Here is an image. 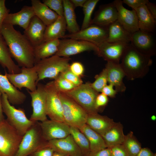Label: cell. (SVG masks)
<instances>
[{
	"mask_svg": "<svg viewBox=\"0 0 156 156\" xmlns=\"http://www.w3.org/2000/svg\"><path fill=\"white\" fill-rule=\"evenodd\" d=\"M139 30L153 33L155 29L156 20L147 9L146 5L135 10Z\"/></svg>",
	"mask_w": 156,
	"mask_h": 156,
	"instance_id": "obj_27",
	"label": "cell"
},
{
	"mask_svg": "<svg viewBox=\"0 0 156 156\" xmlns=\"http://www.w3.org/2000/svg\"><path fill=\"white\" fill-rule=\"evenodd\" d=\"M123 128L120 122H115L111 127L101 136L107 148H111L122 144L125 136Z\"/></svg>",
	"mask_w": 156,
	"mask_h": 156,
	"instance_id": "obj_29",
	"label": "cell"
},
{
	"mask_svg": "<svg viewBox=\"0 0 156 156\" xmlns=\"http://www.w3.org/2000/svg\"><path fill=\"white\" fill-rule=\"evenodd\" d=\"M54 152L52 148L46 146L34 152L29 156H52Z\"/></svg>",
	"mask_w": 156,
	"mask_h": 156,
	"instance_id": "obj_44",
	"label": "cell"
},
{
	"mask_svg": "<svg viewBox=\"0 0 156 156\" xmlns=\"http://www.w3.org/2000/svg\"><path fill=\"white\" fill-rule=\"evenodd\" d=\"M46 26L36 16L31 19L27 28L24 31V34L34 47L44 41V33Z\"/></svg>",
	"mask_w": 156,
	"mask_h": 156,
	"instance_id": "obj_20",
	"label": "cell"
},
{
	"mask_svg": "<svg viewBox=\"0 0 156 156\" xmlns=\"http://www.w3.org/2000/svg\"><path fill=\"white\" fill-rule=\"evenodd\" d=\"M105 68L107 71L109 84L113 85L117 92H124L126 87L123 82V79L125 75L120 63L107 62Z\"/></svg>",
	"mask_w": 156,
	"mask_h": 156,
	"instance_id": "obj_21",
	"label": "cell"
},
{
	"mask_svg": "<svg viewBox=\"0 0 156 156\" xmlns=\"http://www.w3.org/2000/svg\"><path fill=\"white\" fill-rule=\"evenodd\" d=\"M64 78L76 86H79L83 83L80 77L71 72L69 68L60 74Z\"/></svg>",
	"mask_w": 156,
	"mask_h": 156,
	"instance_id": "obj_40",
	"label": "cell"
},
{
	"mask_svg": "<svg viewBox=\"0 0 156 156\" xmlns=\"http://www.w3.org/2000/svg\"><path fill=\"white\" fill-rule=\"evenodd\" d=\"M118 12L113 2L101 5L96 13L90 25L107 27L117 20Z\"/></svg>",
	"mask_w": 156,
	"mask_h": 156,
	"instance_id": "obj_19",
	"label": "cell"
},
{
	"mask_svg": "<svg viewBox=\"0 0 156 156\" xmlns=\"http://www.w3.org/2000/svg\"><path fill=\"white\" fill-rule=\"evenodd\" d=\"M46 146L52 148L54 151L66 156H83L70 135L62 138L47 141Z\"/></svg>",
	"mask_w": 156,
	"mask_h": 156,
	"instance_id": "obj_18",
	"label": "cell"
},
{
	"mask_svg": "<svg viewBox=\"0 0 156 156\" xmlns=\"http://www.w3.org/2000/svg\"><path fill=\"white\" fill-rule=\"evenodd\" d=\"M70 127V135L81 150L83 156H90V146L86 137L78 128Z\"/></svg>",
	"mask_w": 156,
	"mask_h": 156,
	"instance_id": "obj_34",
	"label": "cell"
},
{
	"mask_svg": "<svg viewBox=\"0 0 156 156\" xmlns=\"http://www.w3.org/2000/svg\"><path fill=\"white\" fill-rule=\"evenodd\" d=\"M1 101L3 112L7 117L6 120L23 136L35 122L28 118L23 109H17L11 105L4 93L2 94Z\"/></svg>",
	"mask_w": 156,
	"mask_h": 156,
	"instance_id": "obj_5",
	"label": "cell"
},
{
	"mask_svg": "<svg viewBox=\"0 0 156 156\" xmlns=\"http://www.w3.org/2000/svg\"><path fill=\"white\" fill-rule=\"evenodd\" d=\"M151 119L153 121H155L156 120V117L155 115H153L151 117Z\"/></svg>",
	"mask_w": 156,
	"mask_h": 156,
	"instance_id": "obj_54",
	"label": "cell"
},
{
	"mask_svg": "<svg viewBox=\"0 0 156 156\" xmlns=\"http://www.w3.org/2000/svg\"><path fill=\"white\" fill-rule=\"evenodd\" d=\"M108 35L107 27L92 24L75 33L65 35L64 38L83 40L96 45L107 41Z\"/></svg>",
	"mask_w": 156,
	"mask_h": 156,
	"instance_id": "obj_13",
	"label": "cell"
},
{
	"mask_svg": "<svg viewBox=\"0 0 156 156\" xmlns=\"http://www.w3.org/2000/svg\"><path fill=\"white\" fill-rule=\"evenodd\" d=\"M69 57H64L55 55L41 60L34 65L38 75L37 84L45 79H54L61 73L69 68Z\"/></svg>",
	"mask_w": 156,
	"mask_h": 156,
	"instance_id": "obj_3",
	"label": "cell"
},
{
	"mask_svg": "<svg viewBox=\"0 0 156 156\" xmlns=\"http://www.w3.org/2000/svg\"><path fill=\"white\" fill-rule=\"evenodd\" d=\"M5 2V0H0V34L4 21L10 11V10L6 7Z\"/></svg>",
	"mask_w": 156,
	"mask_h": 156,
	"instance_id": "obj_42",
	"label": "cell"
},
{
	"mask_svg": "<svg viewBox=\"0 0 156 156\" xmlns=\"http://www.w3.org/2000/svg\"><path fill=\"white\" fill-rule=\"evenodd\" d=\"M60 42V39L44 42L34 47L35 64L41 60L55 55L58 50Z\"/></svg>",
	"mask_w": 156,
	"mask_h": 156,
	"instance_id": "obj_31",
	"label": "cell"
},
{
	"mask_svg": "<svg viewBox=\"0 0 156 156\" xmlns=\"http://www.w3.org/2000/svg\"><path fill=\"white\" fill-rule=\"evenodd\" d=\"M52 156H66L61 153L54 151Z\"/></svg>",
	"mask_w": 156,
	"mask_h": 156,
	"instance_id": "obj_53",
	"label": "cell"
},
{
	"mask_svg": "<svg viewBox=\"0 0 156 156\" xmlns=\"http://www.w3.org/2000/svg\"><path fill=\"white\" fill-rule=\"evenodd\" d=\"M42 3L55 12L59 16L64 17L62 0H43Z\"/></svg>",
	"mask_w": 156,
	"mask_h": 156,
	"instance_id": "obj_39",
	"label": "cell"
},
{
	"mask_svg": "<svg viewBox=\"0 0 156 156\" xmlns=\"http://www.w3.org/2000/svg\"></svg>",
	"mask_w": 156,
	"mask_h": 156,
	"instance_id": "obj_56",
	"label": "cell"
},
{
	"mask_svg": "<svg viewBox=\"0 0 156 156\" xmlns=\"http://www.w3.org/2000/svg\"><path fill=\"white\" fill-rule=\"evenodd\" d=\"M2 93L0 91V122L5 119V117L3 115V110L1 101V96Z\"/></svg>",
	"mask_w": 156,
	"mask_h": 156,
	"instance_id": "obj_52",
	"label": "cell"
},
{
	"mask_svg": "<svg viewBox=\"0 0 156 156\" xmlns=\"http://www.w3.org/2000/svg\"><path fill=\"white\" fill-rule=\"evenodd\" d=\"M95 80L90 83L91 87L98 92H101L102 89L107 85V71L105 68L95 77Z\"/></svg>",
	"mask_w": 156,
	"mask_h": 156,
	"instance_id": "obj_37",
	"label": "cell"
},
{
	"mask_svg": "<svg viewBox=\"0 0 156 156\" xmlns=\"http://www.w3.org/2000/svg\"><path fill=\"white\" fill-rule=\"evenodd\" d=\"M31 6L35 15L47 26L54 22L59 16L39 0H31Z\"/></svg>",
	"mask_w": 156,
	"mask_h": 156,
	"instance_id": "obj_25",
	"label": "cell"
},
{
	"mask_svg": "<svg viewBox=\"0 0 156 156\" xmlns=\"http://www.w3.org/2000/svg\"><path fill=\"white\" fill-rule=\"evenodd\" d=\"M153 156H156V153H154Z\"/></svg>",
	"mask_w": 156,
	"mask_h": 156,
	"instance_id": "obj_55",
	"label": "cell"
},
{
	"mask_svg": "<svg viewBox=\"0 0 156 156\" xmlns=\"http://www.w3.org/2000/svg\"><path fill=\"white\" fill-rule=\"evenodd\" d=\"M90 156H111V149L110 148H106L91 153Z\"/></svg>",
	"mask_w": 156,
	"mask_h": 156,
	"instance_id": "obj_48",
	"label": "cell"
},
{
	"mask_svg": "<svg viewBox=\"0 0 156 156\" xmlns=\"http://www.w3.org/2000/svg\"><path fill=\"white\" fill-rule=\"evenodd\" d=\"M1 34L9 48L12 58L19 66L31 68L35 64L34 47L24 34L13 25L3 23Z\"/></svg>",
	"mask_w": 156,
	"mask_h": 156,
	"instance_id": "obj_1",
	"label": "cell"
},
{
	"mask_svg": "<svg viewBox=\"0 0 156 156\" xmlns=\"http://www.w3.org/2000/svg\"><path fill=\"white\" fill-rule=\"evenodd\" d=\"M0 64L7 68L8 73L16 74L21 72L19 66L13 60L7 44L2 35L0 34Z\"/></svg>",
	"mask_w": 156,
	"mask_h": 156,
	"instance_id": "obj_28",
	"label": "cell"
},
{
	"mask_svg": "<svg viewBox=\"0 0 156 156\" xmlns=\"http://www.w3.org/2000/svg\"><path fill=\"white\" fill-rule=\"evenodd\" d=\"M47 94L46 114L51 120L64 122L63 109L60 97V91L53 81L45 85Z\"/></svg>",
	"mask_w": 156,
	"mask_h": 156,
	"instance_id": "obj_9",
	"label": "cell"
},
{
	"mask_svg": "<svg viewBox=\"0 0 156 156\" xmlns=\"http://www.w3.org/2000/svg\"><path fill=\"white\" fill-rule=\"evenodd\" d=\"M79 130L85 135L89 141L90 154L107 148L102 136L87 124Z\"/></svg>",
	"mask_w": 156,
	"mask_h": 156,
	"instance_id": "obj_32",
	"label": "cell"
},
{
	"mask_svg": "<svg viewBox=\"0 0 156 156\" xmlns=\"http://www.w3.org/2000/svg\"><path fill=\"white\" fill-rule=\"evenodd\" d=\"M97 50L96 46L92 43L81 40L67 38L60 40L58 50L55 55L59 56L69 57L86 51Z\"/></svg>",
	"mask_w": 156,
	"mask_h": 156,
	"instance_id": "obj_12",
	"label": "cell"
},
{
	"mask_svg": "<svg viewBox=\"0 0 156 156\" xmlns=\"http://www.w3.org/2000/svg\"><path fill=\"white\" fill-rule=\"evenodd\" d=\"M110 148L111 156H127L126 151L122 144L116 145Z\"/></svg>",
	"mask_w": 156,
	"mask_h": 156,
	"instance_id": "obj_46",
	"label": "cell"
},
{
	"mask_svg": "<svg viewBox=\"0 0 156 156\" xmlns=\"http://www.w3.org/2000/svg\"><path fill=\"white\" fill-rule=\"evenodd\" d=\"M130 44L142 54L150 57L155 54L156 43L153 33L139 30L132 34Z\"/></svg>",
	"mask_w": 156,
	"mask_h": 156,
	"instance_id": "obj_15",
	"label": "cell"
},
{
	"mask_svg": "<svg viewBox=\"0 0 156 156\" xmlns=\"http://www.w3.org/2000/svg\"><path fill=\"white\" fill-rule=\"evenodd\" d=\"M120 66L130 80L141 78L148 73L153 61L151 57L140 53L130 43L121 59Z\"/></svg>",
	"mask_w": 156,
	"mask_h": 156,
	"instance_id": "obj_2",
	"label": "cell"
},
{
	"mask_svg": "<svg viewBox=\"0 0 156 156\" xmlns=\"http://www.w3.org/2000/svg\"><path fill=\"white\" fill-rule=\"evenodd\" d=\"M114 88L113 85L109 84L102 89L101 92L107 96L112 98L114 97L117 92Z\"/></svg>",
	"mask_w": 156,
	"mask_h": 156,
	"instance_id": "obj_47",
	"label": "cell"
},
{
	"mask_svg": "<svg viewBox=\"0 0 156 156\" xmlns=\"http://www.w3.org/2000/svg\"><path fill=\"white\" fill-rule=\"evenodd\" d=\"M23 136L6 119L0 122V156H14Z\"/></svg>",
	"mask_w": 156,
	"mask_h": 156,
	"instance_id": "obj_7",
	"label": "cell"
},
{
	"mask_svg": "<svg viewBox=\"0 0 156 156\" xmlns=\"http://www.w3.org/2000/svg\"><path fill=\"white\" fill-rule=\"evenodd\" d=\"M129 44L120 42L105 41L96 45L97 50L95 53L107 62L119 64Z\"/></svg>",
	"mask_w": 156,
	"mask_h": 156,
	"instance_id": "obj_14",
	"label": "cell"
},
{
	"mask_svg": "<svg viewBox=\"0 0 156 156\" xmlns=\"http://www.w3.org/2000/svg\"><path fill=\"white\" fill-rule=\"evenodd\" d=\"M55 84L60 92H66L70 91L77 86L60 74L53 80Z\"/></svg>",
	"mask_w": 156,
	"mask_h": 156,
	"instance_id": "obj_38",
	"label": "cell"
},
{
	"mask_svg": "<svg viewBox=\"0 0 156 156\" xmlns=\"http://www.w3.org/2000/svg\"><path fill=\"white\" fill-rule=\"evenodd\" d=\"M109 101L108 96L101 93L99 94L96 99L95 107L98 111L100 108L106 106Z\"/></svg>",
	"mask_w": 156,
	"mask_h": 156,
	"instance_id": "obj_45",
	"label": "cell"
},
{
	"mask_svg": "<svg viewBox=\"0 0 156 156\" xmlns=\"http://www.w3.org/2000/svg\"><path fill=\"white\" fill-rule=\"evenodd\" d=\"M149 11L151 14L155 19L156 20V6L155 4L149 1L146 5Z\"/></svg>",
	"mask_w": 156,
	"mask_h": 156,
	"instance_id": "obj_50",
	"label": "cell"
},
{
	"mask_svg": "<svg viewBox=\"0 0 156 156\" xmlns=\"http://www.w3.org/2000/svg\"><path fill=\"white\" fill-rule=\"evenodd\" d=\"M63 109L64 122L79 129L86 124L88 114L73 99L60 91Z\"/></svg>",
	"mask_w": 156,
	"mask_h": 156,
	"instance_id": "obj_4",
	"label": "cell"
},
{
	"mask_svg": "<svg viewBox=\"0 0 156 156\" xmlns=\"http://www.w3.org/2000/svg\"><path fill=\"white\" fill-rule=\"evenodd\" d=\"M114 122L113 119L97 113L88 114L86 124L102 136L111 127Z\"/></svg>",
	"mask_w": 156,
	"mask_h": 156,
	"instance_id": "obj_24",
	"label": "cell"
},
{
	"mask_svg": "<svg viewBox=\"0 0 156 156\" xmlns=\"http://www.w3.org/2000/svg\"><path fill=\"white\" fill-rule=\"evenodd\" d=\"M35 15L31 6L25 5L17 12L9 13L5 18L3 23L13 26L18 25L25 30Z\"/></svg>",
	"mask_w": 156,
	"mask_h": 156,
	"instance_id": "obj_23",
	"label": "cell"
},
{
	"mask_svg": "<svg viewBox=\"0 0 156 156\" xmlns=\"http://www.w3.org/2000/svg\"><path fill=\"white\" fill-rule=\"evenodd\" d=\"M123 3H125L135 10L138 8L146 5L149 1L148 0H123Z\"/></svg>",
	"mask_w": 156,
	"mask_h": 156,
	"instance_id": "obj_43",
	"label": "cell"
},
{
	"mask_svg": "<svg viewBox=\"0 0 156 156\" xmlns=\"http://www.w3.org/2000/svg\"><path fill=\"white\" fill-rule=\"evenodd\" d=\"M99 0H87L84 4L83 10L84 17L81 29H85L90 25L91 16Z\"/></svg>",
	"mask_w": 156,
	"mask_h": 156,
	"instance_id": "obj_36",
	"label": "cell"
},
{
	"mask_svg": "<svg viewBox=\"0 0 156 156\" xmlns=\"http://www.w3.org/2000/svg\"><path fill=\"white\" fill-rule=\"evenodd\" d=\"M44 139L48 141L65 138L70 135V127L64 122L48 119L40 122Z\"/></svg>",
	"mask_w": 156,
	"mask_h": 156,
	"instance_id": "obj_16",
	"label": "cell"
},
{
	"mask_svg": "<svg viewBox=\"0 0 156 156\" xmlns=\"http://www.w3.org/2000/svg\"><path fill=\"white\" fill-rule=\"evenodd\" d=\"M81 106L88 114L98 113L95 101L99 93L87 82L77 86L72 90L63 92Z\"/></svg>",
	"mask_w": 156,
	"mask_h": 156,
	"instance_id": "obj_8",
	"label": "cell"
},
{
	"mask_svg": "<svg viewBox=\"0 0 156 156\" xmlns=\"http://www.w3.org/2000/svg\"><path fill=\"white\" fill-rule=\"evenodd\" d=\"M87 0H70L75 8L78 7H83Z\"/></svg>",
	"mask_w": 156,
	"mask_h": 156,
	"instance_id": "obj_51",
	"label": "cell"
},
{
	"mask_svg": "<svg viewBox=\"0 0 156 156\" xmlns=\"http://www.w3.org/2000/svg\"><path fill=\"white\" fill-rule=\"evenodd\" d=\"M109 42H120L127 44L130 43L132 34L128 32L117 21L107 27Z\"/></svg>",
	"mask_w": 156,
	"mask_h": 156,
	"instance_id": "obj_30",
	"label": "cell"
},
{
	"mask_svg": "<svg viewBox=\"0 0 156 156\" xmlns=\"http://www.w3.org/2000/svg\"><path fill=\"white\" fill-rule=\"evenodd\" d=\"M69 69L73 73L80 77L84 73L83 66L81 63L78 62H73L70 65Z\"/></svg>",
	"mask_w": 156,
	"mask_h": 156,
	"instance_id": "obj_41",
	"label": "cell"
},
{
	"mask_svg": "<svg viewBox=\"0 0 156 156\" xmlns=\"http://www.w3.org/2000/svg\"><path fill=\"white\" fill-rule=\"evenodd\" d=\"M47 142L43 137L40 122H36L23 136L14 156H29L46 146Z\"/></svg>",
	"mask_w": 156,
	"mask_h": 156,
	"instance_id": "obj_6",
	"label": "cell"
},
{
	"mask_svg": "<svg viewBox=\"0 0 156 156\" xmlns=\"http://www.w3.org/2000/svg\"><path fill=\"white\" fill-rule=\"evenodd\" d=\"M122 144L126 151L127 156H135L142 148L141 143L132 131L125 135Z\"/></svg>",
	"mask_w": 156,
	"mask_h": 156,
	"instance_id": "obj_35",
	"label": "cell"
},
{
	"mask_svg": "<svg viewBox=\"0 0 156 156\" xmlns=\"http://www.w3.org/2000/svg\"><path fill=\"white\" fill-rule=\"evenodd\" d=\"M66 29V23L64 17L59 16L54 22L46 26L44 33V41L64 38Z\"/></svg>",
	"mask_w": 156,
	"mask_h": 156,
	"instance_id": "obj_26",
	"label": "cell"
},
{
	"mask_svg": "<svg viewBox=\"0 0 156 156\" xmlns=\"http://www.w3.org/2000/svg\"><path fill=\"white\" fill-rule=\"evenodd\" d=\"M21 69V72L16 74H10L5 71V75L17 89L21 90L25 88L30 91H35L37 88L36 82L38 79L35 66L31 68L22 67Z\"/></svg>",
	"mask_w": 156,
	"mask_h": 156,
	"instance_id": "obj_10",
	"label": "cell"
},
{
	"mask_svg": "<svg viewBox=\"0 0 156 156\" xmlns=\"http://www.w3.org/2000/svg\"><path fill=\"white\" fill-rule=\"evenodd\" d=\"M118 12L117 21L128 32L132 34L139 30L137 17L135 10H129L125 8L122 1L113 2Z\"/></svg>",
	"mask_w": 156,
	"mask_h": 156,
	"instance_id": "obj_17",
	"label": "cell"
},
{
	"mask_svg": "<svg viewBox=\"0 0 156 156\" xmlns=\"http://www.w3.org/2000/svg\"><path fill=\"white\" fill-rule=\"evenodd\" d=\"M154 153L148 148H142L135 156H153Z\"/></svg>",
	"mask_w": 156,
	"mask_h": 156,
	"instance_id": "obj_49",
	"label": "cell"
},
{
	"mask_svg": "<svg viewBox=\"0 0 156 156\" xmlns=\"http://www.w3.org/2000/svg\"><path fill=\"white\" fill-rule=\"evenodd\" d=\"M0 91L5 94L10 104L18 105L23 103L27 96L23 92L15 87L5 75L0 73Z\"/></svg>",
	"mask_w": 156,
	"mask_h": 156,
	"instance_id": "obj_22",
	"label": "cell"
},
{
	"mask_svg": "<svg viewBox=\"0 0 156 156\" xmlns=\"http://www.w3.org/2000/svg\"><path fill=\"white\" fill-rule=\"evenodd\" d=\"M64 8V17L65 19L66 29L70 34H73L80 29L76 20L75 9L69 0H62Z\"/></svg>",
	"mask_w": 156,
	"mask_h": 156,
	"instance_id": "obj_33",
	"label": "cell"
},
{
	"mask_svg": "<svg viewBox=\"0 0 156 156\" xmlns=\"http://www.w3.org/2000/svg\"><path fill=\"white\" fill-rule=\"evenodd\" d=\"M31 98L32 113L29 119L34 122L47 120L46 114L47 94L45 85L38 83L34 92L27 90Z\"/></svg>",
	"mask_w": 156,
	"mask_h": 156,
	"instance_id": "obj_11",
	"label": "cell"
}]
</instances>
